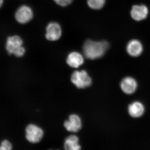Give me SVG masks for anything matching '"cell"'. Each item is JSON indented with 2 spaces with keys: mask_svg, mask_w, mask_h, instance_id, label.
Here are the masks:
<instances>
[{
  "mask_svg": "<svg viewBox=\"0 0 150 150\" xmlns=\"http://www.w3.org/2000/svg\"><path fill=\"white\" fill-rule=\"evenodd\" d=\"M109 46V43L105 40H86L83 46L84 54L88 59L93 60L98 59L104 55Z\"/></svg>",
  "mask_w": 150,
  "mask_h": 150,
  "instance_id": "obj_1",
  "label": "cell"
},
{
  "mask_svg": "<svg viewBox=\"0 0 150 150\" xmlns=\"http://www.w3.org/2000/svg\"><path fill=\"white\" fill-rule=\"evenodd\" d=\"M23 44V41L20 36H11L7 40L6 49L10 55L13 54L16 57H21L25 53V49Z\"/></svg>",
  "mask_w": 150,
  "mask_h": 150,
  "instance_id": "obj_2",
  "label": "cell"
},
{
  "mask_svg": "<svg viewBox=\"0 0 150 150\" xmlns=\"http://www.w3.org/2000/svg\"><path fill=\"white\" fill-rule=\"evenodd\" d=\"M72 82L79 88H83L91 85V79L85 71H75L71 77Z\"/></svg>",
  "mask_w": 150,
  "mask_h": 150,
  "instance_id": "obj_3",
  "label": "cell"
},
{
  "mask_svg": "<svg viewBox=\"0 0 150 150\" xmlns=\"http://www.w3.org/2000/svg\"><path fill=\"white\" fill-rule=\"evenodd\" d=\"M25 131L26 139L31 143H36L40 142L43 137V130L33 124L28 126Z\"/></svg>",
  "mask_w": 150,
  "mask_h": 150,
  "instance_id": "obj_4",
  "label": "cell"
},
{
  "mask_svg": "<svg viewBox=\"0 0 150 150\" xmlns=\"http://www.w3.org/2000/svg\"><path fill=\"white\" fill-rule=\"evenodd\" d=\"M33 17V12L30 7L22 6L19 8L15 14L17 21L22 24L27 23Z\"/></svg>",
  "mask_w": 150,
  "mask_h": 150,
  "instance_id": "obj_5",
  "label": "cell"
},
{
  "mask_svg": "<svg viewBox=\"0 0 150 150\" xmlns=\"http://www.w3.org/2000/svg\"><path fill=\"white\" fill-rule=\"evenodd\" d=\"M46 37L47 40L55 41L59 40L62 34L60 25L56 22L49 23L46 27Z\"/></svg>",
  "mask_w": 150,
  "mask_h": 150,
  "instance_id": "obj_6",
  "label": "cell"
},
{
  "mask_svg": "<svg viewBox=\"0 0 150 150\" xmlns=\"http://www.w3.org/2000/svg\"><path fill=\"white\" fill-rule=\"evenodd\" d=\"M149 13L148 8L144 5H136L132 7L131 16L134 20L141 21L146 18Z\"/></svg>",
  "mask_w": 150,
  "mask_h": 150,
  "instance_id": "obj_7",
  "label": "cell"
},
{
  "mask_svg": "<svg viewBox=\"0 0 150 150\" xmlns=\"http://www.w3.org/2000/svg\"><path fill=\"white\" fill-rule=\"evenodd\" d=\"M120 86L121 90L124 93L131 94L134 93L137 90V83L134 78L127 77L122 80Z\"/></svg>",
  "mask_w": 150,
  "mask_h": 150,
  "instance_id": "obj_8",
  "label": "cell"
},
{
  "mask_svg": "<svg viewBox=\"0 0 150 150\" xmlns=\"http://www.w3.org/2000/svg\"><path fill=\"white\" fill-rule=\"evenodd\" d=\"M64 125L67 131L76 132L81 128V121L79 116L74 114L70 115L69 120L65 121Z\"/></svg>",
  "mask_w": 150,
  "mask_h": 150,
  "instance_id": "obj_9",
  "label": "cell"
},
{
  "mask_svg": "<svg viewBox=\"0 0 150 150\" xmlns=\"http://www.w3.org/2000/svg\"><path fill=\"white\" fill-rule=\"evenodd\" d=\"M126 51L130 56L138 57L141 55L143 51L142 43L138 40H132L127 44Z\"/></svg>",
  "mask_w": 150,
  "mask_h": 150,
  "instance_id": "obj_10",
  "label": "cell"
},
{
  "mask_svg": "<svg viewBox=\"0 0 150 150\" xmlns=\"http://www.w3.org/2000/svg\"><path fill=\"white\" fill-rule=\"evenodd\" d=\"M145 108L142 103L135 101L129 105L128 112L129 115L134 118L141 117L144 112Z\"/></svg>",
  "mask_w": 150,
  "mask_h": 150,
  "instance_id": "obj_11",
  "label": "cell"
},
{
  "mask_svg": "<svg viewBox=\"0 0 150 150\" xmlns=\"http://www.w3.org/2000/svg\"><path fill=\"white\" fill-rule=\"evenodd\" d=\"M67 62L68 64L73 68H77L83 64V57L80 53L73 52L67 57Z\"/></svg>",
  "mask_w": 150,
  "mask_h": 150,
  "instance_id": "obj_12",
  "label": "cell"
},
{
  "mask_svg": "<svg viewBox=\"0 0 150 150\" xmlns=\"http://www.w3.org/2000/svg\"><path fill=\"white\" fill-rule=\"evenodd\" d=\"M64 148L66 150H79L81 146L79 144V139L77 136L72 135L65 140Z\"/></svg>",
  "mask_w": 150,
  "mask_h": 150,
  "instance_id": "obj_13",
  "label": "cell"
},
{
  "mask_svg": "<svg viewBox=\"0 0 150 150\" xmlns=\"http://www.w3.org/2000/svg\"><path fill=\"white\" fill-rule=\"evenodd\" d=\"M105 0H88V5L90 8L94 10H99L104 6Z\"/></svg>",
  "mask_w": 150,
  "mask_h": 150,
  "instance_id": "obj_14",
  "label": "cell"
},
{
  "mask_svg": "<svg viewBox=\"0 0 150 150\" xmlns=\"http://www.w3.org/2000/svg\"><path fill=\"white\" fill-rule=\"evenodd\" d=\"M12 149V145L8 140H4L1 143L0 150H10Z\"/></svg>",
  "mask_w": 150,
  "mask_h": 150,
  "instance_id": "obj_15",
  "label": "cell"
},
{
  "mask_svg": "<svg viewBox=\"0 0 150 150\" xmlns=\"http://www.w3.org/2000/svg\"><path fill=\"white\" fill-rule=\"evenodd\" d=\"M54 1L59 6H66L70 4L73 0H54Z\"/></svg>",
  "mask_w": 150,
  "mask_h": 150,
  "instance_id": "obj_16",
  "label": "cell"
},
{
  "mask_svg": "<svg viewBox=\"0 0 150 150\" xmlns=\"http://www.w3.org/2000/svg\"><path fill=\"white\" fill-rule=\"evenodd\" d=\"M3 1H4V0H0V8L3 5Z\"/></svg>",
  "mask_w": 150,
  "mask_h": 150,
  "instance_id": "obj_17",
  "label": "cell"
}]
</instances>
